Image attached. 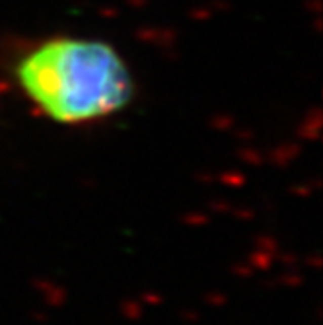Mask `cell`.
Here are the masks:
<instances>
[{
    "label": "cell",
    "instance_id": "cell-1",
    "mask_svg": "<svg viewBox=\"0 0 323 325\" xmlns=\"http://www.w3.org/2000/svg\"><path fill=\"white\" fill-rule=\"evenodd\" d=\"M12 78L37 111L68 127L105 121L135 96L121 53L101 39L78 35L29 43L14 59Z\"/></svg>",
    "mask_w": 323,
    "mask_h": 325
}]
</instances>
